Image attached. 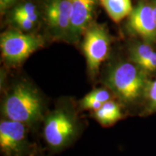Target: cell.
Instances as JSON below:
<instances>
[{
	"label": "cell",
	"instance_id": "8992f818",
	"mask_svg": "<svg viewBox=\"0 0 156 156\" xmlns=\"http://www.w3.org/2000/svg\"><path fill=\"white\" fill-rule=\"evenodd\" d=\"M126 25L132 34L140 36L145 42L156 43V22L151 3L140 1L128 17Z\"/></svg>",
	"mask_w": 156,
	"mask_h": 156
},
{
	"label": "cell",
	"instance_id": "6da1fadb",
	"mask_svg": "<svg viewBox=\"0 0 156 156\" xmlns=\"http://www.w3.org/2000/svg\"><path fill=\"white\" fill-rule=\"evenodd\" d=\"M148 80L147 72L135 64L119 62L109 69L106 83L123 102H135L145 93Z\"/></svg>",
	"mask_w": 156,
	"mask_h": 156
},
{
	"label": "cell",
	"instance_id": "2e32d148",
	"mask_svg": "<svg viewBox=\"0 0 156 156\" xmlns=\"http://www.w3.org/2000/svg\"><path fill=\"white\" fill-rule=\"evenodd\" d=\"M102 103L96 101L88 95H87L81 101V106L83 108L93 110L94 112L100 108L102 106Z\"/></svg>",
	"mask_w": 156,
	"mask_h": 156
},
{
	"label": "cell",
	"instance_id": "ac0fdd59",
	"mask_svg": "<svg viewBox=\"0 0 156 156\" xmlns=\"http://www.w3.org/2000/svg\"><path fill=\"white\" fill-rule=\"evenodd\" d=\"M16 0H0V6L2 9H5L13 4Z\"/></svg>",
	"mask_w": 156,
	"mask_h": 156
},
{
	"label": "cell",
	"instance_id": "7a4b0ae2",
	"mask_svg": "<svg viewBox=\"0 0 156 156\" xmlns=\"http://www.w3.org/2000/svg\"><path fill=\"white\" fill-rule=\"evenodd\" d=\"M2 111L8 119L23 124L34 123L42 116V100L28 84L18 83L5 98Z\"/></svg>",
	"mask_w": 156,
	"mask_h": 156
},
{
	"label": "cell",
	"instance_id": "ba28073f",
	"mask_svg": "<svg viewBox=\"0 0 156 156\" xmlns=\"http://www.w3.org/2000/svg\"><path fill=\"white\" fill-rule=\"evenodd\" d=\"M25 145V128L23 123L10 119L0 123V148L7 156H19Z\"/></svg>",
	"mask_w": 156,
	"mask_h": 156
},
{
	"label": "cell",
	"instance_id": "5bb4252c",
	"mask_svg": "<svg viewBox=\"0 0 156 156\" xmlns=\"http://www.w3.org/2000/svg\"><path fill=\"white\" fill-rule=\"evenodd\" d=\"M147 101V112H156V79L153 81H148L145 90Z\"/></svg>",
	"mask_w": 156,
	"mask_h": 156
},
{
	"label": "cell",
	"instance_id": "9c48e42d",
	"mask_svg": "<svg viewBox=\"0 0 156 156\" xmlns=\"http://www.w3.org/2000/svg\"><path fill=\"white\" fill-rule=\"evenodd\" d=\"M71 24L69 37L73 41L79 39L90 26L99 0H70Z\"/></svg>",
	"mask_w": 156,
	"mask_h": 156
},
{
	"label": "cell",
	"instance_id": "d6986e66",
	"mask_svg": "<svg viewBox=\"0 0 156 156\" xmlns=\"http://www.w3.org/2000/svg\"><path fill=\"white\" fill-rule=\"evenodd\" d=\"M152 9H153V12L154 17H155V22H156V0H153V1L151 2Z\"/></svg>",
	"mask_w": 156,
	"mask_h": 156
},
{
	"label": "cell",
	"instance_id": "3957f363",
	"mask_svg": "<svg viewBox=\"0 0 156 156\" xmlns=\"http://www.w3.org/2000/svg\"><path fill=\"white\" fill-rule=\"evenodd\" d=\"M44 40L40 36L7 30L2 34L0 48L4 60L9 65H19L34 52L42 47Z\"/></svg>",
	"mask_w": 156,
	"mask_h": 156
},
{
	"label": "cell",
	"instance_id": "7c38bea8",
	"mask_svg": "<svg viewBox=\"0 0 156 156\" xmlns=\"http://www.w3.org/2000/svg\"><path fill=\"white\" fill-rule=\"evenodd\" d=\"M122 116L120 106L114 101H108L95 112V117L100 124L108 126L116 122Z\"/></svg>",
	"mask_w": 156,
	"mask_h": 156
},
{
	"label": "cell",
	"instance_id": "8fae6325",
	"mask_svg": "<svg viewBox=\"0 0 156 156\" xmlns=\"http://www.w3.org/2000/svg\"><path fill=\"white\" fill-rule=\"evenodd\" d=\"M107 14L114 23H119L129 16L133 10L132 0H99Z\"/></svg>",
	"mask_w": 156,
	"mask_h": 156
},
{
	"label": "cell",
	"instance_id": "9a60e30c",
	"mask_svg": "<svg viewBox=\"0 0 156 156\" xmlns=\"http://www.w3.org/2000/svg\"><path fill=\"white\" fill-rule=\"evenodd\" d=\"M12 20L17 28L23 30L28 31L34 28L36 23L27 18L26 17L20 15L12 14Z\"/></svg>",
	"mask_w": 156,
	"mask_h": 156
},
{
	"label": "cell",
	"instance_id": "30bf717a",
	"mask_svg": "<svg viewBox=\"0 0 156 156\" xmlns=\"http://www.w3.org/2000/svg\"><path fill=\"white\" fill-rule=\"evenodd\" d=\"M130 58L134 64L147 72L156 71V51L148 43H136L130 47Z\"/></svg>",
	"mask_w": 156,
	"mask_h": 156
},
{
	"label": "cell",
	"instance_id": "4fadbf2b",
	"mask_svg": "<svg viewBox=\"0 0 156 156\" xmlns=\"http://www.w3.org/2000/svg\"><path fill=\"white\" fill-rule=\"evenodd\" d=\"M36 5L31 2H24L20 4L15 7L12 12V14L20 15L26 17L33 22L36 23L38 18V15L37 13Z\"/></svg>",
	"mask_w": 156,
	"mask_h": 156
},
{
	"label": "cell",
	"instance_id": "5b68a950",
	"mask_svg": "<svg viewBox=\"0 0 156 156\" xmlns=\"http://www.w3.org/2000/svg\"><path fill=\"white\" fill-rule=\"evenodd\" d=\"M75 131V122L72 116L64 111H56L46 119L44 137L51 147L59 149L72 140Z\"/></svg>",
	"mask_w": 156,
	"mask_h": 156
},
{
	"label": "cell",
	"instance_id": "e0dca14e",
	"mask_svg": "<svg viewBox=\"0 0 156 156\" xmlns=\"http://www.w3.org/2000/svg\"><path fill=\"white\" fill-rule=\"evenodd\" d=\"M87 95L102 103H104L107 102V101H110L111 98L110 93H109L108 91L104 89L94 90L91 91Z\"/></svg>",
	"mask_w": 156,
	"mask_h": 156
},
{
	"label": "cell",
	"instance_id": "277c9868",
	"mask_svg": "<svg viewBox=\"0 0 156 156\" xmlns=\"http://www.w3.org/2000/svg\"><path fill=\"white\" fill-rule=\"evenodd\" d=\"M110 48V37L106 28L99 24L90 25L85 32L83 49L87 68L92 75H96L100 65L106 60Z\"/></svg>",
	"mask_w": 156,
	"mask_h": 156
},
{
	"label": "cell",
	"instance_id": "52a82bcc",
	"mask_svg": "<svg viewBox=\"0 0 156 156\" xmlns=\"http://www.w3.org/2000/svg\"><path fill=\"white\" fill-rule=\"evenodd\" d=\"M45 20L51 32L56 38L69 37L71 1L47 0L45 5Z\"/></svg>",
	"mask_w": 156,
	"mask_h": 156
}]
</instances>
